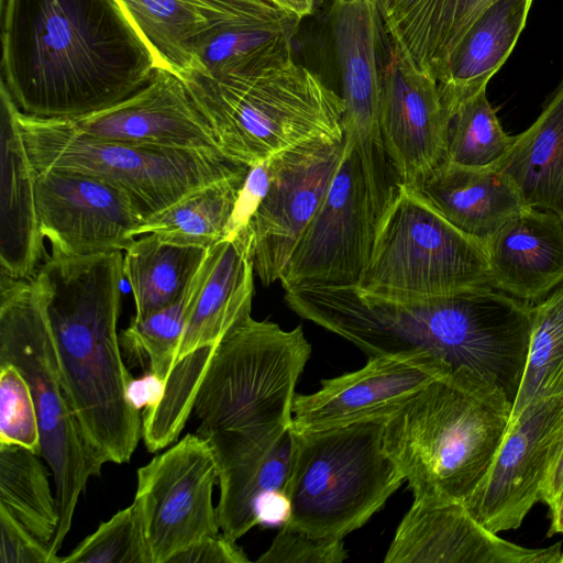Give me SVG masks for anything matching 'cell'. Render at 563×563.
I'll list each match as a JSON object with an SVG mask.
<instances>
[{
  "label": "cell",
  "instance_id": "1",
  "mask_svg": "<svg viewBox=\"0 0 563 563\" xmlns=\"http://www.w3.org/2000/svg\"><path fill=\"white\" fill-rule=\"evenodd\" d=\"M303 319L344 338L368 357L427 353L453 372L497 387L514 404L525 372L532 305L493 287L448 296H387L355 285L285 290Z\"/></svg>",
  "mask_w": 563,
  "mask_h": 563
},
{
  "label": "cell",
  "instance_id": "2",
  "mask_svg": "<svg viewBox=\"0 0 563 563\" xmlns=\"http://www.w3.org/2000/svg\"><path fill=\"white\" fill-rule=\"evenodd\" d=\"M1 8V86L24 114L75 120L129 98L161 69L117 0Z\"/></svg>",
  "mask_w": 563,
  "mask_h": 563
},
{
  "label": "cell",
  "instance_id": "3",
  "mask_svg": "<svg viewBox=\"0 0 563 563\" xmlns=\"http://www.w3.org/2000/svg\"><path fill=\"white\" fill-rule=\"evenodd\" d=\"M122 251L51 254L33 280L54 335L64 385L90 444L108 463H128L142 439V415L129 398L134 379L117 332Z\"/></svg>",
  "mask_w": 563,
  "mask_h": 563
},
{
  "label": "cell",
  "instance_id": "4",
  "mask_svg": "<svg viewBox=\"0 0 563 563\" xmlns=\"http://www.w3.org/2000/svg\"><path fill=\"white\" fill-rule=\"evenodd\" d=\"M311 354L301 325L243 317L213 347L194 401L220 494L241 485L291 428L295 387Z\"/></svg>",
  "mask_w": 563,
  "mask_h": 563
},
{
  "label": "cell",
  "instance_id": "5",
  "mask_svg": "<svg viewBox=\"0 0 563 563\" xmlns=\"http://www.w3.org/2000/svg\"><path fill=\"white\" fill-rule=\"evenodd\" d=\"M512 402L492 384L449 372L389 415L384 449L423 505L464 503L487 473Z\"/></svg>",
  "mask_w": 563,
  "mask_h": 563
},
{
  "label": "cell",
  "instance_id": "6",
  "mask_svg": "<svg viewBox=\"0 0 563 563\" xmlns=\"http://www.w3.org/2000/svg\"><path fill=\"white\" fill-rule=\"evenodd\" d=\"M184 81L221 154L236 165L254 166L312 139L344 137L342 97L294 59Z\"/></svg>",
  "mask_w": 563,
  "mask_h": 563
},
{
  "label": "cell",
  "instance_id": "7",
  "mask_svg": "<svg viewBox=\"0 0 563 563\" xmlns=\"http://www.w3.org/2000/svg\"><path fill=\"white\" fill-rule=\"evenodd\" d=\"M16 367L30 386L41 456L53 475L59 522L49 550L57 555L80 495L106 463L90 444L67 395L52 328L32 278L0 273V364Z\"/></svg>",
  "mask_w": 563,
  "mask_h": 563
},
{
  "label": "cell",
  "instance_id": "8",
  "mask_svg": "<svg viewBox=\"0 0 563 563\" xmlns=\"http://www.w3.org/2000/svg\"><path fill=\"white\" fill-rule=\"evenodd\" d=\"M386 418L294 431L285 488L291 515L284 528L316 539H343L384 506L406 481L384 449Z\"/></svg>",
  "mask_w": 563,
  "mask_h": 563
},
{
  "label": "cell",
  "instance_id": "9",
  "mask_svg": "<svg viewBox=\"0 0 563 563\" xmlns=\"http://www.w3.org/2000/svg\"><path fill=\"white\" fill-rule=\"evenodd\" d=\"M356 288L406 297L492 287L485 245L448 221L417 189L398 183L376 220Z\"/></svg>",
  "mask_w": 563,
  "mask_h": 563
},
{
  "label": "cell",
  "instance_id": "10",
  "mask_svg": "<svg viewBox=\"0 0 563 563\" xmlns=\"http://www.w3.org/2000/svg\"><path fill=\"white\" fill-rule=\"evenodd\" d=\"M16 115L36 170H73L109 181L130 195L145 220L243 167L217 152L104 141L79 132L69 120L19 110Z\"/></svg>",
  "mask_w": 563,
  "mask_h": 563
},
{
  "label": "cell",
  "instance_id": "11",
  "mask_svg": "<svg viewBox=\"0 0 563 563\" xmlns=\"http://www.w3.org/2000/svg\"><path fill=\"white\" fill-rule=\"evenodd\" d=\"M330 29L342 79L344 137L360 158L377 219L398 185L379 129L384 31L377 0H332Z\"/></svg>",
  "mask_w": 563,
  "mask_h": 563
},
{
  "label": "cell",
  "instance_id": "12",
  "mask_svg": "<svg viewBox=\"0 0 563 563\" xmlns=\"http://www.w3.org/2000/svg\"><path fill=\"white\" fill-rule=\"evenodd\" d=\"M217 462L207 439L186 434L137 470V504L152 563H169L220 533L212 503Z\"/></svg>",
  "mask_w": 563,
  "mask_h": 563
},
{
  "label": "cell",
  "instance_id": "13",
  "mask_svg": "<svg viewBox=\"0 0 563 563\" xmlns=\"http://www.w3.org/2000/svg\"><path fill=\"white\" fill-rule=\"evenodd\" d=\"M376 220L360 158L345 140L328 190L279 278L282 287L356 285Z\"/></svg>",
  "mask_w": 563,
  "mask_h": 563
},
{
  "label": "cell",
  "instance_id": "14",
  "mask_svg": "<svg viewBox=\"0 0 563 563\" xmlns=\"http://www.w3.org/2000/svg\"><path fill=\"white\" fill-rule=\"evenodd\" d=\"M344 144V137H317L271 157L272 181L249 223L254 272L264 286L279 280L328 190Z\"/></svg>",
  "mask_w": 563,
  "mask_h": 563
},
{
  "label": "cell",
  "instance_id": "15",
  "mask_svg": "<svg viewBox=\"0 0 563 563\" xmlns=\"http://www.w3.org/2000/svg\"><path fill=\"white\" fill-rule=\"evenodd\" d=\"M35 189L40 231L55 255L125 251L145 221L126 191L92 175L36 170Z\"/></svg>",
  "mask_w": 563,
  "mask_h": 563
},
{
  "label": "cell",
  "instance_id": "16",
  "mask_svg": "<svg viewBox=\"0 0 563 563\" xmlns=\"http://www.w3.org/2000/svg\"><path fill=\"white\" fill-rule=\"evenodd\" d=\"M563 441V394L543 399L509 423L481 483L464 501L488 530L519 528L540 500L554 452Z\"/></svg>",
  "mask_w": 563,
  "mask_h": 563
},
{
  "label": "cell",
  "instance_id": "17",
  "mask_svg": "<svg viewBox=\"0 0 563 563\" xmlns=\"http://www.w3.org/2000/svg\"><path fill=\"white\" fill-rule=\"evenodd\" d=\"M449 372L446 363L427 353L368 357L355 372L323 379L319 390L296 394L291 427L301 433L388 417Z\"/></svg>",
  "mask_w": 563,
  "mask_h": 563
},
{
  "label": "cell",
  "instance_id": "18",
  "mask_svg": "<svg viewBox=\"0 0 563 563\" xmlns=\"http://www.w3.org/2000/svg\"><path fill=\"white\" fill-rule=\"evenodd\" d=\"M448 125L435 77L389 46L382 69L379 129L398 183L418 189L445 162Z\"/></svg>",
  "mask_w": 563,
  "mask_h": 563
},
{
  "label": "cell",
  "instance_id": "19",
  "mask_svg": "<svg viewBox=\"0 0 563 563\" xmlns=\"http://www.w3.org/2000/svg\"><path fill=\"white\" fill-rule=\"evenodd\" d=\"M385 563H563L561 542L525 548L498 537L464 503L412 506L399 523Z\"/></svg>",
  "mask_w": 563,
  "mask_h": 563
},
{
  "label": "cell",
  "instance_id": "20",
  "mask_svg": "<svg viewBox=\"0 0 563 563\" xmlns=\"http://www.w3.org/2000/svg\"><path fill=\"white\" fill-rule=\"evenodd\" d=\"M69 121L99 140L221 153L185 81L166 69H158L145 87L117 104Z\"/></svg>",
  "mask_w": 563,
  "mask_h": 563
},
{
  "label": "cell",
  "instance_id": "21",
  "mask_svg": "<svg viewBox=\"0 0 563 563\" xmlns=\"http://www.w3.org/2000/svg\"><path fill=\"white\" fill-rule=\"evenodd\" d=\"M484 245L493 288L538 302L563 284V220L552 212L525 207Z\"/></svg>",
  "mask_w": 563,
  "mask_h": 563
},
{
  "label": "cell",
  "instance_id": "22",
  "mask_svg": "<svg viewBox=\"0 0 563 563\" xmlns=\"http://www.w3.org/2000/svg\"><path fill=\"white\" fill-rule=\"evenodd\" d=\"M18 108L1 86L0 268L15 279L32 278L44 254L35 178L18 122Z\"/></svg>",
  "mask_w": 563,
  "mask_h": 563
},
{
  "label": "cell",
  "instance_id": "23",
  "mask_svg": "<svg viewBox=\"0 0 563 563\" xmlns=\"http://www.w3.org/2000/svg\"><path fill=\"white\" fill-rule=\"evenodd\" d=\"M254 273L249 227L209 249L207 274L188 316L176 364L197 350L217 345L251 313Z\"/></svg>",
  "mask_w": 563,
  "mask_h": 563
},
{
  "label": "cell",
  "instance_id": "24",
  "mask_svg": "<svg viewBox=\"0 0 563 563\" xmlns=\"http://www.w3.org/2000/svg\"><path fill=\"white\" fill-rule=\"evenodd\" d=\"M417 190L454 227L483 243L526 207L510 178L494 167L445 161Z\"/></svg>",
  "mask_w": 563,
  "mask_h": 563
},
{
  "label": "cell",
  "instance_id": "25",
  "mask_svg": "<svg viewBox=\"0 0 563 563\" xmlns=\"http://www.w3.org/2000/svg\"><path fill=\"white\" fill-rule=\"evenodd\" d=\"M532 1L496 0L473 23L438 81L448 118L460 102L486 89L507 60L526 25Z\"/></svg>",
  "mask_w": 563,
  "mask_h": 563
},
{
  "label": "cell",
  "instance_id": "26",
  "mask_svg": "<svg viewBox=\"0 0 563 563\" xmlns=\"http://www.w3.org/2000/svg\"><path fill=\"white\" fill-rule=\"evenodd\" d=\"M517 187L526 207L563 220V80L538 119L494 166Z\"/></svg>",
  "mask_w": 563,
  "mask_h": 563
},
{
  "label": "cell",
  "instance_id": "27",
  "mask_svg": "<svg viewBox=\"0 0 563 563\" xmlns=\"http://www.w3.org/2000/svg\"><path fill=\"white\" fill-rule=\"evenodd\" d=\"M161 69L183 80L206 74L198 56L200 40L211 29L217 0H117Z\"/></svg>",
  "mask_w": 563,
  "mask_h": 563
},
{
  "label": "cell",
  "instance_id": "28",
  "mask_svg": "<svg viewBox=\"0 0 563 563\" xmlns=\"http://www.w3.org/2000/svg\"><path fill=\"white\" fill-rule=\"evenodd\" d=\"M494 1L419 0L384 35L402 59L430 71L439 81L467 31Z\"/></svg>",
  "mask_w": 563,
  "mask_h": 563
},
{
  "label": "cell",
  "instance_id": "29",
  "mask_svg": "<svg viewBox=\"0 0 563 563\" xmlns=\"http://www.w3.org/2000/svg\"><path fill=\"white\" fill-rule=\"evenodd\" d=\"M249 168L243 166L224 178L200 187L147 218L136 235L152 233L164 242L180 246H214L228 236Z\"/></svg>",
  "mask_w": 563,
  "mask_h": 563
},
{
  "label": "cell",
  "instance_id": "30",
  "mask_svg": "<svg viewBox=\"0 0 563 563\" xmlns=\"http://www.w3.org/2000/svg\"><path fill=\"white\" fill-rule=\"evenodd\" d=\"M209 249L180 246L155 234L134 240L125 250L123 273L142 319L172 303L190 284Z\"/></svg>",
  "mask_w": 563,
  "mask_h": 563
},
{
  "label": "cell",
  "instance_id": "31",
  "mask_svg": "<svg viewBox=\"0 0 563 563\" xmlns=\"http://www.w3.org/2000/svg\"><path fill=\"white\" fill-rule=\"evenodd\" d=\"M38 456L19 445H0V507L49 548L59 514Z\"/></svg>",
  "mask_w": 563,
  "mask_h": 563
},
{
  "label": "cell",
  "instance_id": "32",
  "mask_svg": "<svg viewBox=\"0 0 563 563\" xmlns=\"http://www.w3.org/2000/svg\"><path fill=\"white\" fill-rule=\"evenodd\" d=\"M563 394V284L532 306L525 372L510 422L530 406Z\"/></svg>",
  "mask_w": 563,
  "mask_h": 563
},
{
  "label": "cell",
  "instance_id": "33",
  "mask_svg": "<svg viewBox=\"0 0 563 563\" xmlns=\"http://www.w3.org/2000/svg\"><path fill=\"white\" fill-rule=\"evenodd\" d=\"M209 253V251H208ZM208 268V254L190 284L172 303L142 319H134L121 333L123 355L146 365L165 382L176 365L179 342Z\"/></svg>",
  "mask_w": 563,
  "mask_h": 563
},
{
  "label": "cell",
  "instance_id": "34",
  "mask_svg": "<svg viewBox=\"0 0 563 563\" xmlns=\"http://www.w3.org/2000/svg\"><path fill=\"white\" fill-rule=\"evenodd\" d=\"M515 136L507 134L486 89L460 102L449 114L446 159L468 167H494L509 151Z\"/></svg>",
  "mask_w": 563,
  "mask_h": 563
},
{
  "label": "cell",
  "instance_id": "35",
  "mask_svg": "<svg viewBox=\"0 0 563 563\" xmlns=\"http://www.w3.org/2000/svg\"><path fill=\"white\" fill-rule=\"evenodd\" d=\"M152 563L142 515L135 501L100 523L63 563Z\"/></svg>",
  "mask_w": 563,
  "mask_h": 563
},
{
  "label": "cell",
  "instance_id": "36",
  "mask_svg": "<svg viewBox=\"0 0 563 563\" xmlns=\"http://www.w3.org/2000/svg\"><path fill=\"white\" fill-rule=\"evenodd\" d=\"M0 445H19L41 456V433L34 399L23 375L0 364Z\"/></svg>",
  "mask_w": 563,
  "mask_h": 563
},
{
  "label": "cell",
  "instance_id": "37",
  "mask_svg": "<svg viewBox=\"0 0 563 563\" xmlns=\"http://www.w3.org/2000/svg\"><path fill=\"white\" fill-rule=\"evenodd\" d=\"M342 539H316L280 527L258 563H340L347 559Z\"/></svg>",
  "mask_w": 563,
  "mask_h": 563
},
{
  "label": "cell",
  "instance_id": "38",
  "mask_svg": "<svg viewBox=\"0 0 563 563\" xmlns=\"http://www.w3.org/2000/svg\"><path fill=\"white\" fill-rule=\"evenodd\" d=\"M0 563H62L9 511L0 507Z\"/></svg>",
  "mask_w": 563,
  "mask_h": 563
},
{
  "label": "cell",
  "instance_id": "39",
  "mask_svg": "<svg viewBox=\"0 0 563 563\" xmlns=\"http://www.w3.org/2000/svg\"><path fill=\"white\" fill-rule=\"evenodd\" d=\"M271 181V157L249 168L230 221L227 238H230L241 229L249 227L253 214L269 188Z\"/></svg>",
  "mask_w": 563,
  "mask_h": 563
},
{
  "label": "cell",
  "instance_id": "40",
  "mask_svg": "<svg viewBox=\"0 0 563 563\" xmlns=\"http://www.w3.org/2000/svg\"><path fill=\"white\" fill-rule=\"evenodd\" d=\"M245 552L222 533L207 537L175 555L169 563H247Z\"/></svg>",
  "mask_w": 563,
  "mask_h": 563
},
{
  "label": "cell",
  "instance_id": "41",
  "mask_svg": "<svg viewBox=\"0 0 563 563\" xmlns=\"http://www.w3.org/2000/svg\"><path fill=\"white\" fill-rule=\"evenodd\" d=\"M291 503L284 490L264 494L255 507L256 523L283 527L290 518Z\"/></svg>",
  "mask_w": 563,
  "mask_h": 563
},
{
  "label": "cell",
  "instance_id": "42",
  "mask_svg": "<svg viewBox=\"0 0 563 563\" xmlns=\"http://www.w3.org/2000/svg\"><path fill=\"white\" fill-rule=\"evenodd\" d=\"M164 390V382L152 373H147L141 379H133L129 386V398L140 410L156 404Z\"/></svg>",
  "mask_w": 563,
  "mask_h": 563
},
{
  "label": "cell",
  "instance_id": "43",
  "mask_svg": "<svg viewBox=\"0 0 563 563\" xmlns=\"http://www.w3.org/2000/svg\"><path fill=\"white\" fill-rule=\"evenodd\" d=\"M549 509L551 523L548 536L550 537L555 533H563V489L549 506Z\"/></svg>",
  "mask_w": 563,
  "mask_h": 563
},
{
  "label": "cell",
  "instance_id": "44",
  "mask_svg": "<svg viewBox=\"0 0 563 563\" xmlns=\"http://www.w3.org/2000/svg\"><path fill=\"white\" fill-rule=\"evenodd\" d=\"M278 2L301 19L310 15L314 9V0H278Z\"/></svg>",
  "mask_w": 563,
  "mask_h": 563
},
{
  "label": "cell",
  "instance_id": "45",
  "mask_svg": "<svg viewBox=\"0 0 563 563\" xmlns=\"http://www.w3.org/2000/svg\"><path fill=\"white\" fill-rule=\"evenodd\" d=\"M271 1H273V2H276V3L280 4V3L278 2V0H271ZM282 7H283V5H282Z\"/></svg>",
  "mask_w": 563,
  "mask_h": 563
}]
</instances>
